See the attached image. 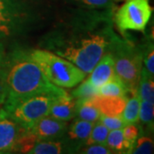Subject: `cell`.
I'll return each mask as SVG.
<instances>
[{"label":"cell","mask_w":154,"mask_h":154,"mask_svg":"<svg viewBox=\"0 0 154 154\" xmlns=\"http://www.w3.org/2000/svg\"><path fill=\"white\" fill-rule=\"evenodd\" d=\"M85 23L86 28L63 31L49 41L55 54L71 62L86 74L94 69L118 38L105 17L97 15Z\"/></svg>","instance_id":"1"},{"label":"cell","mask_w":154,"mask_h":154,"mask_svg":"<svg viewBox=\"0 0 154 154\" xmlns=\"http://www.w3.org/2000/svg\"><path fill=\"white\" fill-rule=\"evenodd\" d=\"M3 75L6 93L5 101L62 89L50 82L29 54L15 55L8 64L5 62Z\"/></svg>","instance_id":"2"},{"label":"cell","mask_w":154,"mask_h":154,"mask_svg":"<svg viewBox=\"0 0 154 154\" xmlns=\"http://www.w3.org/2000/svg\"><path fill=\"white\" fill-rule=\"evenodd\" d=\"M67 94L63 89L57 92L34 94L15 100H6L4 110L21 126L28 129L40 118L48 116L53 102Z\"/></svg>","instance_id":"3"},{"label":"cell","mask_w":154,"mask_h":154,"mask_svg":"<svg viewBox=\"0 0 154 154\" xmlns=\"http://www.w3.org/2000/svg\"><path fill=\"white\" fill-rule=\"evenodd\" d=\"M29 56L50 82L59 88H74L82 82L87 75L71 62L50 51L34 50Z\"/></svg>","instance_id":"4"},{"label":"cell","mask_w":154,"mask_h":154,"mask_svg":"<svg viewBox=\"0 0 154 154\" xmlns=\"http://www.w3.org/2000/svg\"><path fill=\"white\" fill-rule=\"evenodd\" d=\"M114 60L116 76L131 94L138 92V84L143 66V52L128 41L117 38L110 51Z\"/></svg>","instance_id":"5"},{"label":"cell","mask_w":154,"mask_h":154,"mask_svg":"<svg viewBox=\"0 0 154 154\" xmlns=\"http://www.w3.org/2000/svg\"><path fill=\"white\" fill-rule=\"evenodd\" d=\"M151 17L149 0H125L116 12L115 22L122 31H143Z\"/></svg>","instance_id":"6"},{"label":"cell","mask_w":154,"mask_h":154,"mask_svg":"<svg viewBox=\"0 0 154 154\" xmlns=\"http://www.w3.org/2000/svg\"><path fill=\"white\" fill-rule=\"evenodd\" d=\"M68 124L67 122L61 121L45 116L33 123L28 129L37 137L38 140H60L65 136Z\"/></svg>","instance_id":"7"},{"label":"cell","mask_w":154,"mask_h":154,"mask_svg":"<svg viewBox=\"0 0 154 154\" xmlns=\"http://www.w3.org/2000/svg\"><path fill=\"white\" fill-rule=\"evenodd\" d=\"M24 128L11 117L4 108L0 109V153L13 151L17 139Z\"/></svg>","instance_id":"8"},{"label":"cell","mask_w":154,"mask_h":154,"mask_svg":"<svg viewBox=\"0 0 154 154\" xmlns=\"http://www.w3.org/2000/svg\"><path fill=\"white\" fill-rule=\"evenodd\" d=\"M89 74L90 76L88 77V81L97 88H99L101 86L116 76L114 67V60L110 51H107L100 58L94 69Z\"/></svg>","instance_id":"9"},{"label":"cell","mask_w":154,"mask_h":154,"mask_svg":"<svg viewBox=\"0 0 154 154\" xmlns=\"http://www.w3.org/2000/svg\"><path fill=\"white\" fill-rule=\"evenodd\" d=\"M76 99L68 94L58 97L53 102L48 116L61 121L69 122L75 116Z\"/></svg>","instance_id":"10"},{"label":"cell","mask_w":154,"mask_h":154,"mask_svg":"<svg viewBox=\"0 0 154 154\" xmlns=\"http://www.w3.org/2000/svg\"><path fill=\"white\" fill-rule=\"evenodd\" d=\"M94 125V122L84 121L75 117V119L67 128L65 134L68 135V137L63 138L72 146H74L77 151H79L81 146L84 145L85 141L87 140Z\"/></svg>","instance_id":"11"},{"label":"cell","mask_w":154,"mask_h":154,"mask_svg":"<svg viewBox=\"0 0 154 154\" xmlns=\"http://www.w3.org/2000/svg\"><path fill=\"white\" fill-rule=\"evenodd\" d=\"M128 97L102 96L97 95L91 99V101L105 116H120L125 107Z\"/></svg>","instance_id":"12"},{"label":"cell","mask_w":154,"mask_h":154,"mask_svg":"<svg viewBox=\"0 0 154 154\" xmlns=\"http://www.w3.org/2000/svg\"><path fill=\"white\" fill-rule=\"evenodd\" d=\"M77 152L64 138L60 140H38L29 152V154H60L64 152Z\"/></svg>","instance_id":"13"},{"label":"cell","mask_w":154,"mask_h":154,"mask_svg":"<svg viewBox=\"0 0 154 154\" xmlns=\"http://www.w3.org/2000/svg\"><path fill=\"white\" fill-rule=\"evenodd\" d=\"M111 150L112 152L118 153H131L134 144L126 140L122 134V128L110 130L105 144Z\"/></svg>","instance_id":"14"},{"label":"cell","mask_w":154,"mask_h":154,"mask_svg":"<svg viewBox=\"0 0 154 154\" xmlns=\"http://www.w3.org/2000/svg\"><path fill=\"white\" fill-rule=\"evenodd\" d=\"M100 114L99 110L93 104L91 99H76V118L96 122L99 119Z\"/></svg>","instance_id":"15"},{"label":"cell","mask_w":154,"mask_h":154,"mask_svg":"<svg viewBox=\"0 0 154 154\" xmlns=\"http://www.w3.org/2000/svg\"><path fill=\"white\" fill-rule=\"evenodd\" d=\"M138 94L141 100H146L154 104L153 77L149 75L144 66H142L138 84Z\"/></svg>","instance_id":"16"},{"label":"cell","mask_w":154,"mask_h":154,"mask_svg":"<svg viewBox=\"0 0 154 154\" xmlns=\"http://www.w3.org/2000/svg\"><path fill=\"white\" fill-rule=\"evenodd\" d=\"M140 101L141 99L138 94V92L133 94L130 99L128 98L125 107L122 113V117L126 124L136 123L139 121Z\"/></svg>","instance_id":"17"},{"label":"cell","mask_w":154,"mask_h":154,"mask_svg":"<svg viewBox=\"0 0 154 154\" xmlns=\"http://www.w3.org/2000/svg\"><path fill=\"white\" fill-rule=\"evenodd\" d=\"M99 95L102 96H116V97H128L129 93L126 86L122 82L117 76L114 77L110 82L104 84L98 88Z\"/></svg>","instance_id":"18"},{"label":"cell","mask_w":154,"mask_h":154,"mask_svg":"<svg viewBox=\"0 0 154 154\" xmlns=\"http://www.w3.org/2000/svg\"><path fill=\"white\" fill-rule=\"evenodd\" d=\"M109 132L110 130L101 122L98 120L96 122H94L93 129L84 145L87 146L91 144H105Z\"/></svg>","instance_id":"19"},{"label":"cell","mask_w":154,"mask_h":154,"mask_svg":"<svg viewBox=\"0 0 154 154\" xmlns=\"http://www.w3.org/2000/svg\"><path fill=\"white\" fill-rule=\"evenodd\" d=\"M99 95V90L95 88L92 83L88 81L83 82L76 89L71 93V96L75 99H92L95 96Z\"/></svg>","instance_id":"20"},{"label":"cell","mask_w":154,"mask_h":154,"mask_svg":"<svg viewBox=\"0 0 154 154\" xmlns=\"http://www.w3.org/2000/svg\"><path fill=\"white\" fill-rule=\"evenodd\" d=\"M76 5L89 10H110L116 0H69Z\"/></svg>","instance_id":"21"},{"label":"cell","mask_w":154,"mask_h":154,"mask_svg":"<svg viewBox=\"0 0 154 154\" xmlns=\"http://www.w3.org/2000/svg\"><path fill=\"white\" fill-rule=\"evenodd\" d=\"M153 140L152 138L142 134L137 138L131 153L134 154H151L153 152Z\"/></svg>","instance_id":"22"},{"label":"cell","mask_w":154,"mask_h":154,"mask_svg":"<svg viewBox=\"0 0 154 154\" xmlns=\"http://www.w3.org/2000/svg\"><path fill=\"white\" fill-rule=\"evenodd\" d=\"M154 119V104L146 100L140 101L139 120L152 129Z\"/></svg>","instance_id":"23"},{"label":"cell","mask_w":154,"mask_h":154,"mask_svg":"<svg viewBox=\"0 0 154 154\" xmlns=\"http://www.w3.org/2000/svg\"><path fill=\"white\" fill-rule=\"evenodd\" d=\"M12 11L13 10L0 11V37L9 35L14 27Z\"/></svg>","instance_id":"24"},{"label":"cell","mask_w":154,"mask_h":154,"mask_svg":"<svg viewBox=\"0 0 154 154\" xmlns=\"http://www.w3.org/2000/svg\"><path fill=\"white\" fill-rule=\"evenodd\" d=\"M99 121L101 122L109 130L114 129H120L123 128V127L126 125L124 122L122 115L120 116H105L100 114Z\"/></svg>","instance_id":"25"},{"label":"cell","mask_w":154,"mask_h":154,"mask_svg":"<svg viewBox=\"0 0 154 154\" xmlns=\"http://www.w3.org/2000/svg\"><path fill=\"white\" fill-rule=\"evenodd\" d=\"M141 133H142L141 127L137 125L136 123L126 124L122 128V134L124 139L133 144L135 143L137 138L140 136Z\"/></svg>","instance_id":"26"},{"label":"cell","mask_w":154,"mask_h":154,"mask_svg":"<svg viewBox=\"0 0 154 154\" xmlns=\"http://www.w3.org/2000/svg\"><path fill=\"white\" fill-rule=\"evenodd\" d=\"M143 52V63L145 69L152 77H154V50L152 43L148 45L147 48Z\"/></svg>","instance_id":"27"},{"label":"cell","mask_w":154,"mask_h":154,"mask_svg":"<svg viewBox=\"0 0 154 154\" xmlns=\"http://www.w3.org/2000/svg\"><path fill=\"white\" fill-rule=\"evenodd\" d=\"M79 152L86 154H110L112 153L111 150L105 144H91L87 145L85 148L79 149Z\"/></svg>","instance_id":"28"},{"label":"cell","mask_w":154,"mask_h":154,"mask_svg":"<svg viewBox=\"0 0 154 154\" xmlns=\"http://www.w3.org/2000/svg\"><path fill=\"white\" fill-rule=\"evenodd\" d=\"M6 98L5 87L4 82V75H3V69H0V104L3 105L5 103Z\"/></svg>","instance_id":"29"},{"label":"cell","mask_w":154,"mask_h":154,"mask_svg":"<svg viewBox=\"0 0 154 154\" xmlns=\"http://www.w3.org/2000/svg\"><path fill=\"white\" fill-rule=\"evenodd\" d=\"M5 64V56H4V51L3 47L0 45V69H2Z\"/></svg>","instance_id":"30"},{"label":"cell","mask_w":154,"mask_h":154,"mask_svg":"<svg viewBox=\"0 0 154 154\" xmlns=\"http://www.w3.org/2000/svg\"><path fill=\"white\" fill-rule=\"evenodd\" d=\"M1 105H1V104H0V109H1Z\"/></svg>","instance_id":"31"}]
</instances>
